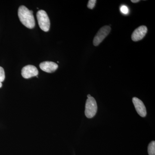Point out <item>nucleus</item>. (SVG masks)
Returning a JSON list of instances; mask_svg holds the SVG:
<instances>
[{
    "instance_id": "1",
    "label": "nucleus",
    "mask_w": 155,
    "mask_h": 155,
    "mask_svg": "<svg viewBox=\"0 0 155 155\" xmlns=\"http://www.w3.org/2000/svg\"><path fill=\"white\" fill-rule=\"evenodd\" d=\"M18 15L20 22L25 27L30 29L34 28L35 20L33 11L28 10L25 6L22 5L18 9Z\"/></svg>"
},
{
    "instance_id": "2",
    "label": "nucleus",
    "mask_w": 155,
    "mask_h": 155,
    "mask_svg": "<svg viewBox=\"0 0 155 155\" xmlns=\"http://www.w3.org/2000/svg\"><path fill=\"white\" fill-rule=\"evenodd\" d=\"M39 26L42 30L47 32L50 28V21L47 14L44 10H40L37 13Z\"/></svg>"
},
{
    "instance_id": "3",
    "label": "nucleus",
    "mask_w": 155,
    "mask_h": 155,
    "mask_svg": "<svg viewBox=\"0 0 155 155\" xmlns=\"http://www.w3.org/2000/svg\"><path fill=\"white\" fill-rule=\"evenodd\" d=\"M97 110V106L96 100L91 97L87 100L85 104V114L88 118H92L96 115Z\"/></svg>"
},
{
    "instance_id": "4",
    "label": "nucleus",
    "mask_w": 155,
    "mask_h": 155,
    "mask_svg": "<svg viewBox=\"0 0 155 155\" xmlns=\"http://www.w3.org/2000/svg\"><path fill=\"white\" fill-rule=\"evenodd\" d=\"M111 29L110 26L106 25L99 30L94 38L93 44L95 46L99 45L104 41L110 32Z\"/></svg>"
},
{
    "instance_id": "5",
    "label": "nucleus",
    "mask_w": 155,
    "mask_h": 155,
    "mask_svg": "<svg viewBox=\"0 0 155 155\" xmlns=\"http://www.w3.org/2000/svg\"><path fill=\"white\" fill-rule=\"evenodd\" d=\"M21 74L24 78L28 79L38 75V71L37 68L33 65H27L22 68Z\"/></svg>"
},
{
    "instance_id": "6",
    "label": "nucleus",
    "mask_w": 155,
    "mask_h": 155,
    "mask_svg": "<svg viewBox=\"0 0 155 155\" xmlns=\"http://www.w3.org/2000/svg\"><path fill=\"white\" fill-rule=\"evenodd\" d=\"M147 32V28L145 25H141L135 29L131 35V39L134 41L142 39Z\"/></svg>"
},
{
    "instance_id": "7",
    "label": "nucleus",
    "mask_w": 155,
    "mask_h": 155,
    "mask_svg": "<svg viewBox=\"0 0 155 155\" xmlns=\"http://www.w3.org/2000/svg\"><path fill=\"white\" fill-rule=\"evenodd\" d=\"M132 101L135 107L136 110L139 115L141 117H145L147 115L146 108L143 102L141 100L137 97L133 98Z\"/></svg>"
},
{
    "instance_id": "8",
    "label": "nucleus",
    "mask_w": 155,
    "mask_h": 155,
    "mask_svg": "<svg viewBox=\"0 0 155 155\" xmlns=\"http://www.w3.org/2000/svg\"><path fill=\"white\" fill-rule=\"evenodd\" d=\"M40 68L42 71L48 73H52L58 69V64L51 61H45L41 63Z\"/></svg>"
},
{
    "instance_id": "9",
    "label": "nucleus",
    "mask_w": 155,
    "mask_h": 155,
    "mask_svg": "<svg viewBox=\"0 0 155 155\" xmlns=\"http://www.w3.org/2000/svg\"><path fill=\"white\" fill-rule=\"evenodd\" d=\"M148 152L149 155H155V141L150 143L148 147Z\"/></svg>"
},
{
    "instance_id": "10",
    "label": "nucleus",
    "mask_w": 155,
    "mask_h": 155,
    "mask_svg": "<svg viewBox=\"0 0 155 155\" xmlns=\"http://www.w3.org/2000/svg\"><path fill=\"white\" fill-rule=\"evenodd\" d=\"M5 75L4 69L2 67H0V88L2 86V82L5 80Z\"/></svg>"
},
{
    "instance_id": "11",
    "label": "nucleus",
    "mask_w": 155,
    "mask_h": 155,
    "mask_svg": "<svg viewBox=\"0 0 155 155\" xmlns=\"http://www.w3.org/2000/svg\"><path fill=\"white\" fill-rule=\"evenodd\" d=\"M96 2L97 1H96V0H90V1H89L88 4H87V8L90 9H93L95 7V5Z\"/></svg>"
},
{
    "instance_id": "12",
    "label": "nucleus",
    "mask_w": 155,
    "mask_h": 155,
    "mask_svg": "<svg viewBox=\"0 0 155 155\" xmlns=\"http://www.w3.org/2000/svg\"><path fill=\"white\" fill-rule=\"evenodd\" d=\"M120 11L122 13L125 14H127L128 13V11H129L127 6L125 5L121 6V8H120Z\"/></svg>"
},
{
    "instance_id": "13",
    "label": "nucleus",
    "mask_w": 155,
    "mask_h": 155,
    "mask_svg": "<svg viewBox=\"0 0 155 155\" xmlns=\"http://www.w3.org/2000/svg\"><path fill=\"white\" fill-rule=\"evenodd\" d=\"M131 2H132V3H136L138 2H140L139 0H131Z\"/></svg>"
},
{
    "instance_id": "14",
    "label": "nucleus",
    "mask_w": 155,
    "mask_h": 155,
    "mask_svg": "<svg viewBox=\"0 0 155 155\" xmlns=\"http://www.w3.org/2000/svg\"><path fill=\"white\" fill-rule=\"evenodd\" d=\"M91 95L90 94H88L87 95V98H90V97H91Z\"/></svg>"
}]
</instances>
